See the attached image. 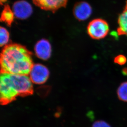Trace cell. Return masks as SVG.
Here are the masks:
<instances>
[{
	"instance_id": "6da1fadb",
	"label": "cell",
	"mask_w": 127,
	"mask_h": 127,
	"mask_svg": "<svg viewBox=\"0 0 127 127\" xmlns=\"http://www.w3.org/2000/svg\"><path fill=\"white\" fill-rule=\"evenodd\" d=\"M33 65L32 53L23 45L8 44L0 53V71L2 72L28 75Z\"/></svg>"
},
{
	"instance_id": "7a4b0ae2",
	"label": "cell",
	"mask_w": 127,
	"mask_h": 127,
	"mask_svg": "<svg viewBox=\"0 0 127 127\" xmlns=\"http://www.w3.org/2000/svg\"><path fill=\"white\" fill-rule=\"evenodd\" d=\"M32 82L26 75L7 73L0 71V104L6 105L18 96H26L33 93Z\"/></svg>"
},
{
	"instance_id": "3957f363",
	"label": "cell",
	"mask_w": 127,
	"mask_h": 127,
	"mask_svg": "<svg viewBox=\"0 0 127 127\" xmlns=\"http://www.w3.org/2000/svg\"><path fill=\"white\" fill-rule=\"evenodd\" d=\"M107 22L101 19H95L90 22L87 27V32L90 36L96 40L105 38L109 32Z\"/></svg>"
},
{
	"instance_id": "277c9868",
	"label": "cell",
	"mask_w": 127,
	"mask_h": 127,
	"mask_svg": "<svg viewBox=\"0 0 127 127\" xmlns=\"http://www.w3.org/2000/svg\"><path fill=\"white\" fill-rule=\"evenodd\" d=\"M49 70L40 64H33L30 73V77L33 83L42 84L45 83L49 77Z\"/></svg>"
},
{
	"instance_id": "5b68a950",
	"label": "cell",
	"mask_w": 127,
	"mask_h": 127,
	"mask_svg": "<svg viewBox=\"0 0 127 127\" xmlns=\"http://www.w3.org/2000/svg\"><path fill=\"white\" fill-rule=\"evenodd\" d=\"M15 17L20 20H25L31 16L33 8L30 3L25 0H19L13 4L12 7Z\"/></svg>"
},
{
	"instance_id": "8992f818",
	"label": "cell",
	"mask_w": 127,
	"mask_h": 127,
	"mask_svg": "<svg viewBox=\"0 0 127 127\" xmlns=\"http://www.w3.org/2000/svg\"><path fill=\"white\" fill-rule=\"evenodd\" d=\"M68 0H33V3L42 10L55 12L59 9L65 7Z\"/></svg>"
},
{
	"instance_id": "52a82bcc",
	"label": "cell",
	"mask_w": 127,
	"mask_h": 127,
	"mask_svg": "<svg viewBox=\"0 0 127 127\" xmlns=\"http://www.w3.org/2000/svg\"><path fill=\"white\" fill-rule=\"evenodd\" d=\"M74 16L80 21H85L92 14V9L89 4L85 1L79 2L73 7Z\"/></svg>"
},
{
	"instance_id": "ba28073f",
	"label": "cell",
	"mask_w": 127,
	"mask_h": 127,
	"mask_svg": "<svg viewBox=\"0 0 127 127\" xmlns=\"http://www.w3.org/2000/svg\"><path fill=\"white\" fill-rule=\"evenodd\" d=\"M34 51L38 58L42 60H48L51 55V45L46 39H41L35 45Z\"/></svg>"
},
{
	"instance_id": "9c48e42d",
	"label": "cell",
	"mask_w": 127,
	"mask_h": 127,
	"mask_svg": "<svg viewBox=\"0 0 127 127\" xmlns=\"http://www.w3.org/2000/svg\"><path fill=\"white\" fill-rule=\"evenodd\" d=\"M15 15L12 10L8 4L4 5L0 15V21L4 22L7 26L10 27L15 19Z\"/></svg>"
},
{
	"instance_id": "30bf717a",
	"label": "cell",
	"mask_w": 127,
	"mask_h": 127,
	"mask_svg": "<svg viewBox=\"0 0 127 127\" xmlns=\"http://www.w3.org/2000/svg\"><path fill=\"white\" fill-rule=\"evenodd\" d=\"M119 27L117 29L118 34L119 35L127 36V10H124L118 18Z\"/></svg>"
},
{
	"instance_id": "8fae6325",
	"label": "cell",
	"mask_w": 127,
	"mask_h": 127,
	"mask_svg": "<svg viewBox=\"0 0 127 127\" xmlns=\"http://www.w3.org/2000/svg\"><path fill=\"white\" fill-rule=\"evenodd\" d=\"M117 95L120 100L127 102V82L121 83L117 90Z\"/></svg>"
},
{
	"instance_id": "7c38bea8",
	"label": "cell",
	"mask_w": 127,
	"mask_h": 127,
	"mask_svg": "<svg viewBox=\"0 0 127 127\" xmlns=\"http://www.w3.org/2000/svg\"><path fill=\"white\" fill-rule=\"evenodd\" d=\"M10 34L7 30L0 26V47L5 45L8 42Z\"/></svg>"
},
{
	"instance_id": "4fadbf2b",
	"label": "cell",
	"mask_w": 127,
	"mask_h": 127,
	"mask_svg": "<svg viewBox=\"0 0 127 127\" xmlns=\"http://www.w3.org/2000/svg\"><path fill=\"white\" fill-rule=\"evenodd\" d=\"M114 62L115 63L120 65L125 64L127 62V58L124 55H118L114 58Z\"/></svg>"
},
{
	"instance_id": "5bb4252c",
	"label": "cell",
	"mask_w": 127,
	"mask_h": 127,
	"mask_svg": "<svg viewBox=\"0 0 127 127\" xmlns=\"http://www.w3.org/2000/svg\"><path fill=\"white\" fill-rule=\"evenodd\" d=\"M92 127H111V126L104 121H97L93 123Z\"/></svg>"
},
{
	"instance_id": "9a60e30c",
	"label": "cell",
	"mask_w": 127,
	"mask_h": 127,
	"mask_svg": "<svg viewBox=\"0 0 127 127\" xmlns=\"http://www.w3.org/2000/svg\"><path fill=\"white\" fill-rule=\"evenodd\" d=\"M122 73L124 76H127V68H123L122 71Z\"/></svg>"
},
{
	"instance_id": "2e32d148",
	"label": "cell",
	"mask_w": 127,
	"mask_h": 127,
	"mask_svg": "<svg viewBox=\"0 0 127 127\" xmlns=\"http://www.w3.org/2000/svg\"><path fill=\"white\" fill-rule=\"evenodd\" d=\"M7 0H0V4L2 5L6 2Z\"/></svg>"
},
{
	"instance_id": "e0dca14e",
	"label": "cell",
	"mask_w": 127,
	"mask_h": 127,
	"mask_svg": "<svg viewBox=\"0 0 127 127\" xmlns=\"http://www.w3.org/2000/svg\"><path fill=\"white\" fill-rule=\"evenodd\" d=\"M124 10H127V1H126V6H125V9Z\"/></svg>"
}]
</instances>
